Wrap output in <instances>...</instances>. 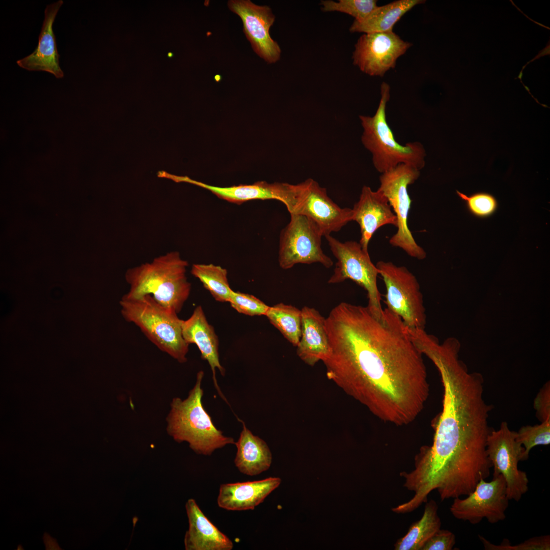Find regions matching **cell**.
I'll use <instances>...</instances> for the list:
<instances>
[{
  "mask_svg": "<svg viewBox=\"0 0 550 550\" xmlns=\"http://www.w3.org/2000/svg\"><path fill=\"white\" fill-rule=\"evenodd\" d=\"M321 4L323 11L346 13L356 21L364 20L378 7L375 0H328L322 1Z\"/></svg>",
  "mask_w": 550,
  "mask_h": 550,
  "instance_id": "29",
  "label": "cell"
},
{
  "mask_svg": "<svg viewBox=\"0 0 550 550\" xmlns=\"http://www.w3.org/2000/svg\"><path fill=\"white\" fill-rule=\"evenodd\" d=\"M524 448L516 440V432L506 422L498 430H492L487 440L486 453L493 468V477L501 475L505 479L509 500L518 501L528 490L526 473L518 469Z\"/></svg>",
  "mask_w": 550,
  "mask_h": 550,
  "instance_id": "11",
  "label": "cell"
},
{
  "mask_svg": "<svg viewBox=\"0 0 550 550\" xmlns=\"http://www.w3.org/2000/svg\"><path fill=\"white\" fill-rule=\"evenodd\" d=\"M327 377L383 421L402 426L423 410L429 387L423 354L398 316L341 302L325 318Z\"/></svg>",
  "mask_w": 550,
  "mask_h": 550,
  "instance_id": "1",
  "label": "cell"
},
{
  "mask_svg": "<svg viewBox=\"0 0 550 550\" xmlns=\"http://www.w3.org/2000/svg\"><path fill=\"white\" fill-rule=\"evenodd\" d=\"M521 74H522V72H520V75H519V76H518V78H519L520 79V78H521Z\"/></svg>",
  "mask_w": 550,
  "mask_h": 550,
  "instance_id": "37",
  "label": "cell"
},
{
  "mask_svg": "<svg viewBox=\"0 0 550 550\" xmlns=\"http://www.w3.org/2000/svg\"><path fill=\"white\" fill-rule=\"evenodd\" d=\"M322 234L316 225L306 216L291 214L290 220L281 232L279 262L284 269L296 264L319 263L326 268L333 265L322 250Z\"/></svg>",
  "mask_w": 550,
  "mask_h": 550,
  "instance_id": "10",
  "label": "cell"
},
{
  "mask_svg": "<svg viewBox=\"0 0 550 550\" xmlns=\"http://www.w3.org/2000/svg\"><path fill=\"white\" fill-rule=\"evenodd\" d=\"M352 210V221L357 222L361 229L359 242L366 250L377 229L386 225L397 227L396 216L387 197L378 189L373 191L369 186H363L359 200Z\"/></svg>",
  "mask_w": 550,
  "mask_h": 550,
  "instance_id": "17",
  "label": "cell"
},
{
  "mask_svg": "<svg viewBox=\"0 0 550 550\" xmlns=\"http://www.w3.org/2000/svg\"><path fill=\"white\" fill-rule=\"evenodd\" d=\"M457 196L464 202L469 211L479 218H486L492 215L498 208V201L491 194L477 192L468 196L456 190Z\"/></svg>",
  "mask_w": 550,
  "mask_h": 550,
  "instance_id": "30",
  "label": "cell"
},
{
  "mask_svg": "<svg viewBox=\"0 0 550 550\" xmlns=\"http://www.w3.org/2000/svg\"><path fill=\"white\" fill-rule=\"evenodd\" d=\"M488 410L481 403L462 396L443 400L435 418L431 446H423L415 457L414 469L402 472L403 486L414 492L406 502L411 510L428 501L433 490L441 501L472 492L481 479L489 477L492 464L487 453Z\"/></svg>",
  "mask_w": 550,
  "mask_h": 550,
  "instance_id": "2",
  "label": "cell"
},
{
  "mask_svg": "<svg viewBox=\"0 0 550 550\" xmlns=\"http://www.w3.org/2000/svg\"><path fill=\"white\" fill-rule=\"evenodd\" d=\"M325 237L337 259L333 274L328 283H339L347 279L355 282L366 290L367 307L372 314L378 318L381 317L383 309L377 284L378 270L371 261L368 250L364 249L356 241L342 242L331 235Z\"/></svg>",
  "mask_w": 550,
  "mask_h": 550,
  "instance_id": "7",
  "label": "cell"
},
{
  "mask_svg": "<svg viewBox=\"0 0 550 550\" xmlns=\"http://www.w3.org/2000/svg\"><path fill=\"white\" fill-rule=\"evenodd\" d=\"M486 550H549L550 536L543 535L531 538L517 545H511L508 539H504L500 545L491 543L483 536L478 535Z\"/></svg>",
  "mask_w": 550,
  "mask_h": 550,
  "instance_id": "32",
  "label": "cell"
},
{
  "mask_svg": "<svg viewBox=\"0 0 550 550\" xmlns=\"http://www.w3.org/2000/svg\"><path fill=\"white\" fill-rule=\"evenodd\" d=\"M191 273L200 281L215 300L228 302L233 290L230 287L226 269L213 264H195Z\"/></svg>",
  "mask_w": 550,
  "mask_h": 550,
  "instance_id": "27",
  "label": "cell"
},
{
  "mask_svg": "<svg viewBox=\"0 0 550 550\" xmlns=\"http://www.w3.org/2000/svg\"><path fill=\"white\" fill-rule=\"evenodd\" d=\"M188 520L184 544L186 550H231L233 543L205 516L196 501L185 504Z\"/></svg>",
  "mask_w": 550,
  "mask_h": 550,
  "instance_id": "21",
  "label": "cell"
},
{
  "mask_svg": "<svg viewBox=\"0 0 550 550\" xmlns=\"http://www.w3.org/2000/svg\"><path fill=\"white\" fill-rule=\"evenodd\" d=\"M265 316L292 345L297 346L301 336V310L280 302L269 306Z\"/></svg>",
  "mask_w": 550,
  "mask_h": 550,
  "instance_id": "26",
  "label": "cell"
},
{
  "mask_svg": "<svg viewBox=\"0 0 550 550\" xmlns=\"http://www.w3.org/2000/svg\"><path fill=\"white\" fill-rule=\"evenodd\" d=\"M411 45L393 31L364 33L355 45L353 63L367 74L383 76Z\"/></svg>",
  "mask_w": 550,
  "mask_h": 550,
  "instance_id": "14",
  "label": "cell"
},
{
  "mask_svg": "<svg viewBox=\"0 0 550 550\" xmlns=\"http://www.w3.org/2000/svg\"><path fill=\"white\" fill-rule=\"evenodd\" d=\"M203 377L204 372L199 371L195 385L186 399H173L167 418V430L175 441L188 443L196 453L210 455L215 450L235 442L216 428L203 406L201 388Z\"/></svg>",
  "mask_w": 550,
  "mask_h": 550,
  "instance_id": "4",
  "label": "cell"
},
{
  "mask_svg": "<svg viewBox=\"0 0 550 550\" xmlns=\"http://www.w3.org/2000/svg\"><path fill=\"white\" fill-rule=\"evenodd\" d=\"M124 319L140 328L161 351L180 363L187 361L189 344L183 339V320L174 310L162 306L150 295L125 294L120 301Z\"/></svg>",
  "mask_w": 550,
  "mask_h": 550,
  "instance_id": "5",
  "label": "cell"
},
{
  "mask_svg": "<svg viewBox=\"0 0 550 550\" xmlns=\"http://www.w3.org/2000/svg\"><path fill=\"white\" fill-rule=\"evenodd\" d=\"M438 506L433 500L425 503L422 517L413 523L405 535L394 544L395 550H422L425 543L441 527Z\"/></svg>",
  "mask_w": 550,
  "mask_h": 550,
  "instance_id": "25",
  "label": "cell"
},
{
  "mask_svg": "<svg viewBox=\"0 0 550 550\" xmlns=\"http://www.w3.org/2000/svg\"><path fill=\"white\" fill-rule=\"evenodd\" d=\"M182 333L185 342L189 345H196L202 359L208 362L212 370L215 387L221 397L228 403L217 384L215 376L216 368L223 376L225 373V370L219 360L218 339L213 327L208 322L201 306L196 307L191 315L187 319L183 320Z\"/></svg>",
  "mask_w": 550,
  "mask_h": 550,
  "instance_id": "19",
  "label": "cell"
},
{
  "mask_svg": "<svg viewBox=\"0 0 550 550\" xmlns=\"http://www.w3.org/2000/svg\"><path fill=\"white\" fill-rule=\"evenodd\" d=\"M516 440L524 448L522 460L528 459L533 448L550 444V419L541 422L540 424L521 427L516 432Z\"/></svg>",
  "mask_w": 550,
  "mask_h": 550,
  "instance_id": "28",
  "label": "cell"
},
{
  "mask_svg": "<svg viewBox=\"0 0 550 550\" xmlns=\"http://www.w3.org/2000/svg\"><path fill=\"white\" fill-rule=\"evenodd\" d=\"M301 311V327L297 354L306 364L313 366L326 360L330 346L325 327V318L313 308L304 306Z\"/></svg>",
  "mask_w": 550,
  "mask_h": 550,
  "instance_id": "22",
  "label": "cell"
},
{
  "mask_svg": "<svg viewBox=\"0 0 550 550\" xmlns=\"http://www.w3.org/2000/svg\"><path fill=\"white\" fill-rule=\"evenodd\" d=\"M549 54V44L548 43V46H547L544 49H543V50L540 51L539 52V53L538 54V55L535 58H534L533 59V60H531V62L533 61V60H535L536 59H538L539 57H541L542 56H544L546 55V54Z\"/></svg>",
  "mask_w": 550,
  "mask_h": 550,
  "instance_id": "36",
  "label": "cell"
},
{
  "mask_svg": "<svg viewBox=\"0 0 550 550\" xmlns=\"http://www.w3.org/2000/svg\"><path fill=\"white\" fill-rule=\"evenodd\" d=\"M455 536L450 531L440 529L425 544L422 550H451Z\"/></svg>",
  "mask_w": 550,
  "mask_h": 550,
  "instance_id": "33",
  "label": "cell"
},
{
  "mask_svg": "<svg viewBox=\"0 0 550 550\" xmlns=\"http://www.w3.org/2000/svg\"><path fill=\"white\" fill-rule=\"evenodd\" d=\"M279 477L221 485L218 506L229 511L254 510L281 483Z\"/></svg>",
  "mask_w": 550,
  "mask_h": 550,
  "instance_id": "20",
  "label": "cell"
},
{
  "mask_svg": "<svg viewBox=\"0 0 550 550\" xmlns=\"http://www.w3.org/2000/svg\"><path fill=\"white\" fill-rule=\"evenodd\" d=\"M172 53H168V56H169V57H171V56H172Z\"/></svg>",
  "mask_w": 550,
  "mask_h": 550,
  "instance_id": "38",
  "label": "cell"
},
{
  "mask_svg": "<svg viewBox=\"0 0 550 550\" xmlns=\"http://www.w3.org/2000/svg\"><path fill=\"white\" fill-rule=\"evenodd\" d=\"M424 3L422 0H398L378 6L364 20H354L349 31L364 33L392 31L394 25L406 13Z\"/></svg>",
  "mask_w": 550,
  "mask_h": 550,
  "instance_id": "24",
  "label": "cell"
},
{
  "mask_svg": "<svg viewBox=\"0 0 550 550\" xmlns=\"http://www.w3.org/2000/svg\"><path fill=\"white\" fill-rule=\"evenodd\" d=\"M508 503L506 482L499 475L490 482L481 479L466 498L454 499L450 511L456 518L473 525L484 518L496 524L505 519Z\"/></svg>",
  "mask_w": 550,
  "mask_h": 550,
  "instance_id": "12",
  "label": "cell"
},
{
  "mask_svg": "<svg viewBox=\"0 0 550 550\" xmlns=\"http://www.w3.org/2000/svg\"><path fill=\"white\" fill-rule=\"evenodd\" d=\"M228 302L238 313L251 316H265L269 307L253 295L233 290Z\"/></svg>",
  "mask_w": 550,
  "mask_h": 550,
  "instance_id": "31",
  "label": "cell"
},
{
  "mask_svg": "<svg viewBox=\"0 0 550 550\" xmlns=\"http://www.w3.org/2000/svg\"><path fill=\"white\" fill-rule=\"evenodd\" d=\"M420 176V170L415 167L400 164L381 174L377 189L387 197L397 219V230L390 239V243L402 249L411 257L423 260L426 258V253L416 242L408 226L411 200L407 188Z\"/></svg>",
  "mask_w": 550,
  "mask_h": 550,
  "instance_id": "9",
  "label": "cell"
},
{
  "mask_svg": "<svg viewBox=\"0 0 550 550\" xmlns=\"http://www.w3.org/2000/svg\"><path fill=\"white\" fill-rule=\"evenodd\" d=\"M537 418L541 422L550 419V383H545L540 389L534 401Z\"/></svg>",
  "mask_w": 550,
  "mask_h": 550,
  "instance_id": "34",
  "label": "cell"
},
{
  "mask_svg": "<svg viewBox=\"0 0 550 550\" xmlns=\"http://www.w3.org/2000/svg\"><path fill=\"white\" fill-rule=\"evenodd\" d=\"M63 4V1L59 0L46 7L38 46L31 54L17 61L19 67L29 71L47 72L57 78L64 77L59 65L60 56L52 30L54 20Z\"/></svg>",
  "mask_w": 550,
  "mask_h": 550,
  "instance_id": "18",
  "label": "cell"
},
{
  "mask_svg": "<svg viewBox=\"0 0 550 550\" xmlns=\"http://www.w3.org/2000/svg\"><path fill=\"white\" fill-rule=\"evenodd\" d=\"M188 265L179 252L173 251L129 268L125 273L129 285L127 294L150 295L159 304L179 313L191 291L186 275Z\"/></svg>",
  "mask_w": 550,
  "mask_h": 550,
  "instance_id": "3",
  "label": "cell"
},
{
  "mask_svg": "<svg viewBox=\"0 0 550 550\" xmlns=\"http://www.w3.org/2000/svg\"><path fill=\"white\" fill-rule=\"evenodd\" d=\"M376 266L385 284L387 308L401 318L408 329L425 330V308L416 276L406 267L391 262L379 261Z\"/></svg>",
  "mask_w": 550,
  "mask_h": 550,
  "instance_id": "8",
  "label": "cell"
},
{
  "mask_svg": "<svg viewBox=\"0 0 550 550\" xmlns=\"http://www.w3.org/2000/svg\"><path fill=\"white\" fill-rule=\"evenodd\" d=\"M380 95L378 106L373 116H359L363 130L361 141L371 153L374 168L382 174L404 163L421 171L425 166L426 150L424 146L418 141L402 145L395 140L386 119L390 87L386 82L381 85Z\"/></svg>",
  "mask_w": 550,
  "mask_h": 550,
  "instance_id": "6",
  "label": "cell"
},
{
  "mask_svg": "<svg viewBox=\"0 0 550 550\" xmlns=\"http://www.w3.org/2000/svg\"><path fill=\"white\" fill-rule=\"evenodd\" d=\"M294 206L290 214L306 216L313 221L323 236L338 232L352 221V210L341 208L327 195L326 189L311 178L296 184Z\"/></svg>",
  "mask_w": 550,
  "mask_h": 550,
  "instance_id": "13",
  "label": "cell"
},
{
  "mask_svg": "<svg viewBox=\"0 0 550 550\" xmlns=\"http://www.w3.org/2000/svg\"><path fill=\"white\" fill-rule=\"evenodd\" d=\"M45 543L46 547L48 549H54L57 548V544L54 540H52L50 537H46L45 539Z\"/></svg>",
  "mask_w": 550,
  "mask_h": 550,
  "instance_id": "35",
  "label": "cell"
},
{
  "mask_svg": "<svg viewBox=\"0 0 550 550\" xmlns=\"http://www.w3.org/2000/svg\"><path fill=\"white\" fill-rule=\"evenodd\" d=\"M229 9L241 18L244 33L254 51L267 63L277 62L281 50L270 36L275 16L267 6H259L250 0H230Z\"/></svg>",
  "mask_w": 550,
  "mask_h": 550,
  "instance_id": "15",
  "label": "cell"
},
{
  "mask_svg": "<svg viewBox=\"0 0 550 550\" xmlns=\"http://www.w3.org/2000/svg\"><path fill=\"white\" fill-rule=\"evenodd\" d=\"M180 182H187L209 190L218 198L228 202L241 204L254 200H277L286 206L290 213L294 204L296 184L259 181L252 184L218 187L198 181L187 176H180Z\"/></svg>",
  "mask_w": 550,
  "mask_h": 550,
  "instance_id": "16",
  "label": "cell"
},
{
  "mask_svg": "<svg viewBox=\"0 0 550 550\" xmlns=\"http://www.w3.org/2000/svg\"><path fill=\"white\" fill-rule=\"evenodd\" d=\"M238 441L235 443L237 453L234 459L236 467L243 474L253 476L268 470L272 455L266 443L254 435L244 423Z\"/></svg>",
  "mask_w": 550,
  "mask_h": 550,
  "instance_id": "23",
  "label": "cell"
}]
</instances>
